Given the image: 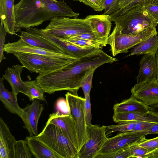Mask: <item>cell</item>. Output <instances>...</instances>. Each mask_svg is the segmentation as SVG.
Segmentation results:
<instances>
[{"label": "cell", "mask_w": 158, "mask_h": 158, "mask_svg": "<svg viewBox=\"0 0 158 158\" xmlns=\"http://www.w3.org/2000/svg\"><path fill=\"white\" fill-rule=\"evenodd\" d=\"M147 135V131L120 132L114 136L108 138L98 154L130 148L135 143L147 139L145 138Z\"/></svg>", "instance_id": "10"}, {"label": "cell", "mask_w": 158, "mask_h": 158, "mask_svg": "<svg viewBox=\"0 0 158 158\" xmlns=\"http://www.w3.org/2000/svg\"><path fill=\"white\" fill-rule=\"evenodd\" d=\"M85 98V112L86 124L87 126L91 123L92 118L90 94L88 95Z\"/></svg>", "instance_id": "40"}, {"label": "cell", "mask_w": 158, "mask_h": 158, "mask_svg": "<svg viewBox=\"0 0 158 158\" xmlns=\"http://www.w3.org/2000/svg\"><path fill=\"white\" fill-rule=\"evenodd\" d=\"M117 60L99 49L60 68L40 73L36 80L45 93L51 94L66 90L77 95L82 82L90 73L104 64Z\"/></svg>", "instance_id": "1"}, {"label": "cell", "mask_w": 158, "mask_h": 158, "mask_svg": "<svg viewBox=\"0 0 158 158\" xmlns=\"http://www.w3.org/2000/svg\"><path fill=\"white\" fill-rule=\"evenodd\" d=\"M56 113L60 115H70L69 107L66 99L61 98L56 104Z\"/></svg>", "instance_id": "36"}, {"label": "cell", "mask_w": 158, "mask_h": 158, "mask_svg": "<svg viewBox=\"0 0 158 158\" xmlns=\"http://www.w3.org/2000/svg\"><path fill=\"white\" fill-rule=\"evenodd\" d=\"M14 0H0V17L4 27L8 33L16 35L20 28L16 26L14 10Z\"/></svg>", "instance_id": "17"}, {"label": "cell", "mask_w": 158, "mask_h": 158, "mask_svg": "<svg viewBox=\"0 0 158 158\" xmlns=\"http://www.w3.org/2000/svg\"><path fill=\"white\" fill-rule=\"evenodd\" d=\"M24 68L31 73L39 74L60 68L77 59L56 58L44 55L24 53L13 54Z\"/></svg>", "instance_id": "7"}, {"label": "cell", "mask_w": 158, "mask_h": 158, "mask_svg": "<svg viewBox=\"0 0 158 158\" xmlns=\"http://www.w3.org/2000/svg\"><path fill=\"white\" fill-rule=\"evenodd\" d=\"M15 158H31L32 155L26 140L16 141L14 146Z\"/></svg>", "instance_id": "31"}, {"label": "cell", "mask_w": 158, "mask_h": 158, "mask_svg": "<svg viewBox=\"0 0 158 158\" xmlns=\"http://www.w3.org/2000/svg\"><path fill=\"white\" fill-rule=\"evenodd\" d=\"M131 96L152 107L158 104V80L136 83L131 89Z\"/></svg>", "instance_id": "11"}, {"label": "cell", "mask_w": 158, "mask_h": 158, "mask_svg": "<svg viewBox=\"0 0 158 158\" xmlns=\"http://www.w3.org/2000/svg\"><path fill=\"white\" fill-rule=\"evenodd\" d=\"M27 145L33 155L36 158H61L42 142L33 136L26 138Z\"/></svg>", "instance_id": "25"}, {"label": "cell", "mask_w": 158, "mask_h": 158, "mask_svg": "<svg viewBox=\"0 0 158 158\" xmlns=\"http://www.w3.org/2000/svg\"><path fill=\"white\" fill-rule=\"evenodd\" d=\"M105 0H79L85 5L88 6L97 11L104 10L103 5Z\"/></svg>", "instance_id": "38"}, {"label": "cell", "mask_w": 158, "mask_h": 158, "mask_svg": "<svg viewBox=\"0 0 158 158\" xmlns=\"http://www.w3.org/2000/svg\"><path fill=\"white\" fill-rule=\"evenodd\" d=\"M130 147L120 149L108 153L98 154L95 158H129L130 156Z\"/></svg>", "instance_id": "33"}, {"label": "cell", "mask_w": 158, "mask_h": 158, "mask_svg": "<svg viewBox=\"0 0 158 158\" xmlns=\"http://www.w3.org/2000/svg\"><path fill=\"white\" fill-rule=\"evenodd\" d=\"M53 18L68 17L77 18L79 14L74 11L64 0H44Z\"/></svg>", "instance_id": "23"}, {"label": "cell", "mask_w": 158, "mask_h": 158, "mask_svg": "<svg viewBox=\"0 0 158 158\" xmlns=\"http://www.w3.org/2000/svg\"><path fill=\"white\" fill-rule=\"evenodd\" d=\"M149 4L158 5V0H150Z\"/></svg>", "instance_id": "47"}, {"label": "cell", "mask_w": 158, "mask_h": 158, "mask_svg": "<svg viewBox=\"0 0 158 158\" xmlns=\"http://www.w3.org/2000/svg\"><path fill=\"white\" fill-rule=\"evenodd\" d=\"M41 32L44 37L59 46L67 53L78 58L86 56L99 49L96 48H85L78 46L66 40L45 33L43 32L41 29Z\"/></svg>", "instance_id": "18"}, {"label": "cell", "mask_w": 158, "mask_h": 158, "mask_svg": "<svg viewBox=\"0 0 158 158\" xmlns=\"http://www.w3.org/2000/svg\"><path fill=\"white\" fill-rule=\"evenodd\" d=\"M138 144L148 150L147 158H158V136L146 139Z\"/></svg>", "instance_id": "30"}, {"label": "cell", "mask_w": 158, "mask_h": 158, "mask_svg": "<svg viewBox=\"0 0 158 158\" xmlns=\"http://www.w3.org/2000/svg\"><path fill=\"white\" fill-rule=\"evenodd\" d=\"M7 33L1 21L0 26V62L6 57L3 54V49L5 46V42L6 33Z\"/></svg>", "instance_id": "39"}, {"label": "cell", "mask_w": 158, "mask_h": 158, "mask_svg": "<svg viewBox=\"0 0 158 158\" xmlns=\"http://www.w3.org/2000/svg\"><path fill=\"white\" fill-rule=\"evenodd\" d=\"M158 49V36L151 37L133 47L127 56L147 54L156 55Z\"/></svg>", "instance_id": "27"}, {"label": "cell", "mask_w": 158, "mask_h": 158, "mask_svg": "<svg viewBox=\"0 0 158 158\" xmlns=\"http://www.w3.org/2000/svg\"><path fill=\"white\" fill-rule=\"evenodd\" d=\"M111 20L124 34L134 35L140 33L156 23L145 6L120 9L110 15Z\"/></svg>", "instance_id": "2"}, {"label": "cell", "mask_w": 158, "mask_h": 158, "mask_svg": "<svg viewBox=\"0 0 158 158\" xmlns=\"http://www.w3.org/2000/svg\"><path fill=\"white\" fill-rule=\"evenodd\" d=\"M19 36L24 41L32 46L54 52L68 54L59 46L44 37L41 34V29L30 27L26 31H21Z\"/></svg>", "instance_id": "13"}, {"label": "cell", "mask_w": 158, "mask_h": 158, "mask_svg": "<svg viewBox=\"0 0 158 158\" xmlns=\"http://www.w3.org/2000/svg\"><path fill=\"white\" fill-rule=\"evenodd\" d=\"M39 101L35 99L32 101L31 104L28 105L25 108L22 109L20 118L30 136H36L38 134V123L44 109L43 105Z\"/></svg>", "instance_id": "14"}, {"label": "cell", "mask_w": 158, "mask_h": 158, "mask_svg": "<svg viewBox=\"0 0 158 158\" xmlns=\"http://www.w3.org/2000/svg\"><path fill=\"white\" fill-rule=\"evenodd\" d=\"M150 108L131 96L115 104L113 107L114 112L126 113H148L150 112Z\"/></svg>", "instance_id": "22"}, {"label": "cell", "mask_w": 158, "mask_h": 158, "mask_svg": "<svg viewBox=\"0 0 158 158\" xmlns=\"http://www.w3.org/2000/svg\"><path fill=\"white\" fill-rule=\"evenodd\" d=\"M95 71L92 72L83 80L81 87L83 91L85 98L90 94L92 85L93 74Z\"/></svg>", "instance_id": "37"}, {"label": "cell", "mask_w": 158, "mask_h": 158, "mask_svg": "<svg viewBox=\"0 0 158 158\" xmlns=\"http://www.w3.org/2000/svg\"><path fill=\"white\" fill-rule=\"evenodd\" d=\"M46 123H51L60 128L78 151L76 127L70 115H60L55 112L49 115Z\"/></svg>", "instance_id": "15"}, {"label": "cell", "mask_w": 158, "mask_h": 158, "mask_svg": "<svg viewBox=\"0 0 158 158\" xmlns=\"http://www.w3.org/2000/svg\"><path fill=\"white\" fill-rule=\"evenodd\" d=\"M150 112L158 116V104L151 107Z\"/></svg>", "instance_id": "46"}, {"label": "cell", "mask_w": 158, "mask_h": 158, "mask_svg": "<svg viewBox=\"0 0 158 158\" xmlns=\"http://www.w3.org/2000/svg\"><path fill=\"white\" fill-rule=\"evenodd\" d=\"M145 6L148 13L154 19L156 23L158 24V5L149 4Z\"/></svg>", "instance_id": "42"}, {"label": "cell", "mask_w": 158, "mask_h": 158, "mask_svg": "<svg viewBox=\"0 0 158 158\" xmlns=\"http://www.w3.org/2000/svg\"><path fill=\"white\" fill-rule=\"evenodd\" d=\"M23 68V65L19 64L13 65L11 68L8 67L2 75V78L9 83L13 92L17 95L19 93H22L29 98L28 89L21 77Z\"/></svg>", "instance_id": "16"}, {"label": "cell", "mask_w": 158, "mask_h": 158, "mask_svg": "<svg viewBox=\"0 0 158 158\" xmlns=\"http://www.w3.org/2000/svg\"><path fill=\"white\" fill-rule=\"evenodd\" d=\"M136 121H125L118 123L115 125H111L107 126V128L110 130V133L116 131L123 132L132 131L135 127Z\"/></svg>", "instance_id": "32"}, {"label": "cell", "mask_w": 158, "mask_h": 158, "mask_svg": "<svg viewBox=\"0 0 158 158\" xmlns=\"http://www.w3.org/2000/svg\"><path fill=\"white\" fill-rule=\"evenodd\" d=\"M42 31L59 38L68 36L93 32L89 22L84 19L55 17Z\"/></svg>", "instance_id": "5"}, {"label": "cell", "mask_w": 158, "mask_h": 158, "mask_svg": "<svg viewBox=\"0 0 158 158\" xmlns=\"http://www.w3.org/2000/svg\"><path fill=\"white\" fill-rule=\"evenodd\" d=\"M147 135L158 134V123H155L147 131Z\"/></svg>", "instance_id": "44"}, {"label": "cell", "mask_w": 158, "mask_h": 158, "mask_svg": "<svg viewBox=\"0 0 158 158\" xmlns=\"http://www.w3.org/2000/svg\"><path fill=\"white\" fill-rule=\"evenodd\" d=\"M157 25L153 24L139 34L134 35L122 33L118 26L115 25L107 40V44L110 46L113 56H114L120 53L127 52L129 49L140 42L151 37L157 35Z\"/></svg>", "instance_id": "6"}, {"label": "cell", "mask_w": 158, "mask_h": 158, "mask_svg": "<svg viewBox=\"0 0 158 158\" xmlns=\"http://www.w3.org/2000/svg\"><path fill=\"white\" fill-rule=\"evenodd\" d=\"M4 52L7 54L24 53L40 55L52 57L66 59H77L79 58L71 55L57 53L31 45L20 39L13 43L6 44Z\"/></svg>", "instance_id": "12"}, {"label": "cell", "mask_w": 158, "mask_h": 158, "mask_svg": "<svg viewBox=\"0 0 158 158\" xmlns=\"http://www.w3.org/2000/svg\"><path fill=\"white\" fill-rule=\"evenodd\" d=\"M65 95L70 115L77 130L79 152L88 139L85 112V99L69 92H67Z\"/></svg>", "instance_id": "8"}, {"label": "cell", "mask_w": 158, "mask_h": 158, "mask_svg": "<svg viewBox=\"0 0 158 158\" xmlns=\"http://www.w3.org/2000/svg\"><path fill=\"white\" fill-rule=\"evenodd\" d=\"M107 126L91 123L87 126L88 139L79 152V158H95L108 138Z\"/></svg>", "instance_id": "9"}, {"label": "cell", "mask_w": 158, "mask_h": 158, "mask_svg": "<svg viewBox=\"0 0 158 158\" xmlns=\"http://www.w3.org/2000/svg\"><path fill=\"white\" fill-rule=\"evenodd\" d=\"M114 121L116 123L125 121H146L158 123V116L151 112L148 113L114 112Z\"/></svg>", "instance_id": "26"}, {"label": "cell", "mask_w": 158, "mask_h": 158, "mask_svg": "<svg viewBox=\"0 0 158 158\" xmlns=\"http://www.w3.org/2000/svg\"><path fill=\"white\" fill-rule=\"evenodd\" d=\"M28 88L29 94V99L32 101L35 99L47 102L44 95V92L38 84L36 80L26 81H24Z\"/></svg>", "instance_id": "29"}, {"label": "cell", "mask_w": 158, "mask_h": 158, "mask_svg": "<svg viewBox=\"0 0 158 158\" xmlns=\"http://www.w3.org/2000/svg\"><path fill=\"white\" fill-rule=\"evenodd\" d=\"M3 79L0 78V100L5 107L10 113L20 117L22 109L19 106L17 101V94L6 89L3 84Z\"/></svg>", "instance_id": "24"}, {"label": "cell", "mask_w": 158, "mask_h": 158, "mask_svg": "<svg viewBox=\"0 0 158 158\" xmlns=\"http://www.w3.org/2000/svg\"><path fill=\"white\" fill-rule=\"evenodd\" d=\"M73 0L74 1H79V0Z\"/></svg>", "instance_id": "49"}, {"label": "cell", "mask_w": 158, "mask_h": 158, "mask_svg": "<svg viewBox=\"0 0 158 158\" xmlns=\"http://www.w3.org/2000/svg\"><path fill=\"white\" fill-rule=\"evenodd\" d=\"M85 18L89 22L93 32L95 35L108 39L112 26L110 15H89Z\"/></svg>", "instance_id": "21"}, {"label": "cell", "mask_w": 158, "mask_h": 158, "mask_svg": "<svg viewBox=\"0 0 158 158\" xmlns=\"http://www.w3.org/2000/svg\"><path fill=\"white\" fill-rule=\"evenodd\" d=\"M155 123L143 121L136 122V125L132 131H147Z\"/></svg>", "instance_id": "41"}, {"label": "cell", "mask_w": 158, "mask_h": 158, "mask_svg": "<svg viewBox=\"0 0 158 158\" xmlns=\"http://www.w3.org/2000/svg\"><path fill=\"white\" fill-rule=\"evenodd\" d=\"M60 39L66 40L76 45L85 48L102 49L106 46L98 42L79 38L73 35L68 36Z\"/></svg>", "instance_id": "28"}, {"label": "cell", "mask_w": 158, "mask_h": 158, "mask_svg": "<svg viewBox=\"0 0 158 158\" xmlns=\"http://www.w3.org/2000/svg\"><path fill=\"white\" fill-rule=\"evenodd\" d=\"M17 26L27 29L36 27L53 17L44 0H20L14 5Z\"/></svg>", "instance_id": "3"}, {"label": "cell", "mask_w": 158, "mask_h": 158, "mask_svg": "<svg viewBox=\"0 0 158 158\" xmlns=\"http://www.w3.org/2000/svg\"><path fill=\"white\" fill-rule=\"evenodd\" d=\"M133 0H119V6L120 9L126 7Z\"/></svg>", "instance_id": "45"}, {"label": "cell", "mask_w": 158, "mask_h": 158, "mask_svg": "<svg viewBox=\"0 0 158 158\" xmlns=\"http://www.w3.org/2000/svg\"><path fill=\"white\" fill-rule=\"evenodd\" d=\"M16 140L6 124L0 117V158H15L14 146Z\"/></svg>", "instance_id": "20"}, {"label": "cell", "mask_w": 158, "mask_h": 158, "mask_svg": "<svg viewBox=\"0 0 158 158\" xmlns=\"http://www.w3.org/2000/svg\"><path fill=\"white\" fill-rule=\"evenodd\" d=\"M139 63L140 67L136 77V83L157 79L158 70L155 55H144Z\"/></svg>", "instance_id": "19"}, {"label": "cell", "mask_w": 158, "mask_h": 158, "mask_svg": "<svg viewBox=\"0 0 158 158\" xmlns=\"http://www.w3.org/2000/svg\"><path fill=\"white\" fill-rule=\"evenodd\" d=\"M138 143H135L131 147L130 158H147L148 150Z\"/></svg>", "instance_id": "35"}, {"label": "cell", "mask_w": 158, "mask_h": 158, "mask_svg": "<svg viewBox=\"0 0 158 158\" xmlns=\"http://www.w3.org/2000/svg\"><path fill=\"white\" fill-rule=\"evenodd\" d=\"M119 0H105L103 7L104 10L103 14L110 15L120 9Z\"/></svg>", "instance_id": "34"}, {"label": "cell", "mask_w": 158, "mask_h": 158, "mask_svg": "<svg viewBox=\"0 0 158 158\" xmlns=\"http://www.w3.org/2000/svg\"><path fill=\"white\" fill-rule=\"evenodd\" d=\"M156 62H157V70H158V78L157 79L158 80V49L156 54Z\"/></svg>", "instance_id": "48"}, {"label": "cell", "mask_w": 158, "mask_h": 158, "mask_svg": "<svg viewBox=\"0 0 158 158\" xmlns=\"http://www.w3.org/2000/svg\"><path fill=\"white\" fill-rule=\"evenodd\" d=\"M150 0H133L125 8H130L139 6H145L149 4Z\"/></svg>", "instance_id": "43"}, {"label": "cell", "mask_w": 158, "mask_h": 158, "mask_svg": "<svg viewBox=\"0 0 158 158\" xmlns=\"http://www.w3.org/2000/svg\"><path fill=\"white\" fill-rule=\"evenodd\" d=\"M35 137L42 142L61 158H79V151L62 129L46 123L42 131Z\"/></svg>", "instance_id": "4"}]
</instances>
